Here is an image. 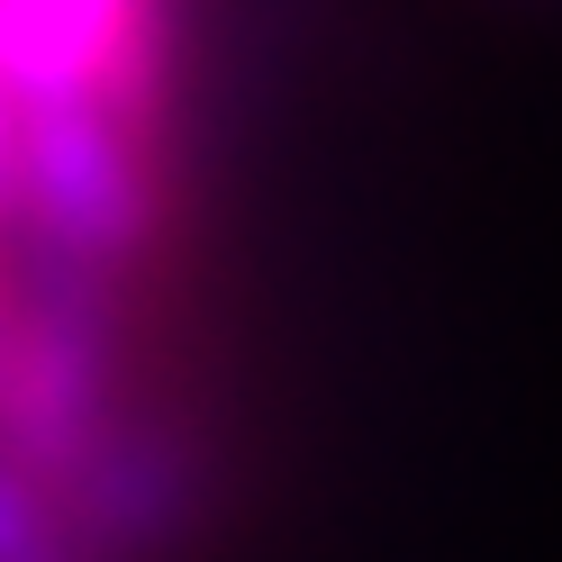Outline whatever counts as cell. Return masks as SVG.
Listing matches in <instances>:
<instances>
[{"mask_svg":"<svg viewBox=\"0 0 562 562\" xmlns=\"http://www.w3.org/2000/svg\"><path fill=\"white\" fill-rule=\"evenodd\" d=\"M191 0H0V562H110L164 472Z\"/></svg>","mask_w":562,"mask_h":562,"instance_id":"cell-1","label":"cell"}]
</instances>
